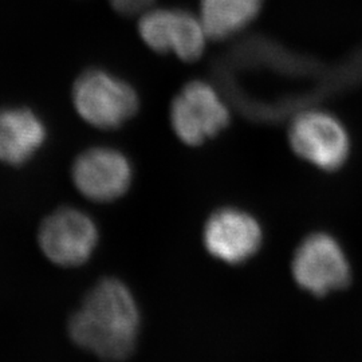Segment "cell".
Listing matches in <instances>:
<instances>
[{"label":"cell","mask_w":362,"mask_h":362,"mask_svg":"<svg viewBox=\"0 0 362 362\" xmlns=\"http://www.w3.org/2000/svg\"><path fill=\"white\" fill-rule=\"evenodd\" d=\"M288 143L296 155L317 168L334 170L350 153V136L338 117L325 110H305L288 128Z\"/></svg>","instance_id":"4"},{"label":"cell","mask_w":362,"mask_h":362,"mask_svg":"<svg viewBox=\"0 0 362 362\" xmlns=\"http://www.w3.org/2000/svg\"><path fill=\"white\" fill-rule=\"evenodd\" d=\"M78 191L93 202H113L129 189V158L110 146H93L78 156L71 168Z\"/></svg>","instance_id":"7"},{"label":"cell","mask_w":362,"mask_h":362,"mask_svg":"<svg viewBox=\"0 0 362 362\" xmlns=\"http://www.w3.org/2000/svg\"><path fill=\"white\" fill-rule=\"evenodd\" d=\"M140 313L129 287L106 278L91 288L73 314L69 333L82 349L109 361L125 360L134 349Z\"/></svg>","instance_id":"1"},{"label":"cell","mask_w":362,"mask_h":362,"mask_svg":"<svg viewBox=\"0 0 362 362\" xmlns=\"http://www.w3.org/2000/svg\"><path fill=\"white\" fill-rule=\"evenodd\" d=\"M144 43L156 52L175 54L181 61H197L207 46L199 16L182 8H148L139 22Z\"/></svg>","instance_id":"5"},{"label":"cell","mask_w":362,"mask_h":362,"mask_svg":"<svg viewBox=\"0 0 362 362\" xmlns=\"http://www.w3.org/2000/svg\"><path fill=\"white\" fill-rule=\"evenodd\" d=\"M47 140L45 121L28 107L0 110V161L19 167L26 164Z\"/></svg>","instance_id":"10"},{"label":"cell","mask_w":362,"mask_h":362,"mask_svg":"<svg viewBox=\"0 0 362 362\" xmlns=\"http://www.w3.org/2000/svg\"><path fill=\"white\" fill-rule=\"evenodd\" d=\"M293 272L299 285L317 296L346 285L350 274L344 251L333 238L325 233L313 235L300 245Z\"/></svg>","instance_id":"8"},{"label":"cell","mask_w":362,"mask_h":362,"mask_svg":"<svg viewBox=\"0 0 362 362\" xmlns=\"http://www.w3.org/2000/svg\"><path fill=\"white\" fill-rule=\"evenodd\" d=\"M169 121L181 143L197 146L228 128L231 110L211 83L194 79L173 98Z\"/></svg>","instance_id":"3"},{"label":"cell","mask_w":362,"mask_h":362,"mask_svg":"<svg viewBox=\"0 0 362 362\" xmlns=\"http://www.w3.org/2000/svg\"><path fill=\"white\" fill-rule=\"evenodd\" d=\"M263 4L264 0H200L199 19L208 39L224 40L245 31Z\"/></svg>","instance_id":"11"},{"label":"cell","mask_w":362,"mask_h":362,"mask_svg":"<svg viewBox=\"0 0 362 362\" xmlns=\"http://www.w3.org/2000/svg\"><path fill=\"white\" fill-rule=\"evenodd\" d=\"M71 98L78 116L98 129L121 128L140 107V97L129 82L103 69L83 71L74 82Z\"/></svg>","instance_id":"2"},{"label":"cell","mask_w":362,"mask_h":362,"mask_svg":"<svg viewBox=\"0 0 362 362\" xmlns=\"http://www.w3.org/2000/svg\"><path fill=\"white\" fill-rule=\"evenodd\" d=\"M98 243V228L89 215L76 208H61L45 220L39 246L52 263L64 267L88 262Z\"/></svg>","instance_id":"6"},{"label":"cell","mask_w":362,"mask_h":362,"mask_svg":"<svg viewBox=\"0 0 362 362\" xmlns=\"http://www.w3.org/2000/svg\"><path fill=\"white\" fill-rule=\"evenodd\" d=\"M262 240L257 220L238 209H221L208 220L204 245L208 252L227 263H240L255 254Z\"/></svg>","instance_id":"9"},{"label":"cell","mask_w":362,"mask_h":362,"mask_svg":"<svg viewBox=\"0 0 362 362\" xmlns=\"http://www.w3.org/2000/svg\"><path fill=\"white\" fill-rule=\"evenodd\" d=\"M113 10L124 16H134L151 8L155 0H109Z\"/></svg>","instance_id":"12"}]
</instances>
